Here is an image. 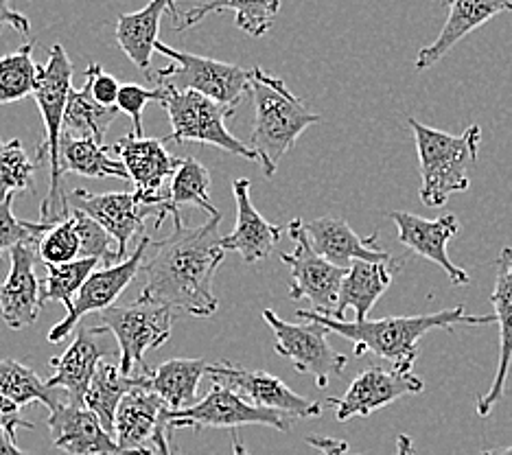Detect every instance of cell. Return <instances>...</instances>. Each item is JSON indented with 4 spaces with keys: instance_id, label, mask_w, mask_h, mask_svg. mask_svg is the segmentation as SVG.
I'll list each match as a JSON object with an SVG mask.
<instances>
[{
    "instance_id": "obj_42",
    "label": "cell",
    "mask_w": 512,
    "mask_h": 455,
    "mask_svg": "<svg viewBox=\"0 0 512 455\" xmlns=\"http://www.w3.org/2000/svg\"><path fill=\"white\" fill-rule=\"evenodd\" d=\"M86 88L90 90V95L95 97L97 103L101 105H116L119 101V92H121V84L116 81L110 73H106L99 64H90L86 70Z\"/></svg>"
},
{
    "instance_id": "obj_25",
    "label": "cell",
    "mask_w": 512,
    "mask_h": 455,
    "mask_svg": "<svg viewBox=\"0 0 512 455\" xmlns=\"http://www.w3.org/2000/svg\"><path fill=\"white\" fill-rule=\"evenodd\" d=\"M442 5L449 9V16L438 38L418 51L414 64L416 70L432 68L453 46L467 38L471 31L486 25L488 20L502 14V11H510L512 0H442Z\"/></svg>"
},
{
    "instance_id": "obj_11",
    "label": "cell",
    "mask_w": 512,
    "mask_h": 455,
    "mask_svg": "<svg viewBox=\"0 0 512 455\" xmlns=\"http://www.w3.org/2000/svg\"><path fill=\"white\" fill-rule=\"evenodd\" d=\"M169 429H237L248 425H263L278 431L292 429V418L256 407L248 399H243L237 392H232L224 385L213 383L202 401H197L189 410L167 412Z\"/></svg>"
},
{
    "instance_id": "obj_39",
    "label": "cell",
    "mask_w": 512,
    "mask_h": 455,
    "mask_svg": "<svg viewBox=\"0 0 512 455\" xmlns=\"http://www.w3.org/2000/svg\"><path fill=\"white\" fill-rule=\"evenodd\" d=\"M38 256L46 265H66L81 259V239L77 232L75 217L60 221V224L51 226V230L40 239L38 243Z\"/></svg>"
},
{
    "instance_id": "obj_41",
    "label": "cell",
    "mask_w": 512,
    "mask_h": 455,
    "mask_svg": "<svg viewBox=\"0 0 512 455\" xmlns=\"http://www.w3.org/2000/svg\"><path fill=\"white\" fill-rule=\"evenodd\" d=\"M162 99V88L147 90L141 88L138 84H121L119 92V101H116V108L121 112L132 116L134 123V134L143 136V112L147 108L149 101H160Z\"/></svg>"
},
{
    "instance_id": "obj_6",
    "label": "cell",
    "mask_w": 512,
    "mask_h": 455,
    "mask_svg": "<svg viewBox=\"0 0 512 455\" xmlns=\"http://www.w3.org/2000/svg\"><path fill=\"white\" fill-rule=\"evenodd\" d=\"M156 51L171 62L169 66L149 75L151 81H158V86L180 92H200V95L221 105H228L232 110H237L239 101L252 88V70H246L237 64L219 62L213 60V57H202L195 53H184L171 49V46L162 42L156 44Z\"/></svg>"
},
{
    "instance_id": "obj_37",
    "label": "cell",
    "mask_w": 512,
    "mask_h": 455,
    "mask_svg": "<svg viewBox=\"0 0 512 455\" xmlns=\"http://www.w3.org/2000/svg\"><path fill=\"white\" fill-rule=\"evenodd\" d=\"M99 259H79L66 265H46V278L42 283V302H62L68 309L73 305L79 289L84 287L92 272H97Z\"/></svg>"
},
{
    "instance_id": "obj_50",
    "label": "cell",
    "mask_w": 512,
    "mask_h": 455,
    "mask_svg": "<svg viewBox=\"0 0 512 455\" xmlns=\"http://www.w3.org/2000/svg\"><path fill=\"white\" fill-rule=\"evenodd\" d=\"M480 455H512V445L510 447H497V449H484Z\"/></svg>"
},
{
    "instance_id": "obj_51",
    "label": "cell",
    "mask_w": 512,
    "mask_h": 455,
    "mask_svg": "<svg viewBox=\"0 0 512 455\" xmlns=\"http://www.w3.org/2000/svg\"><path fill=\"white\" fill-rule=\"evenodd\" d=\"M510 11H512V9H510Z\"/></svg>"
},
{
    "instance_id": "obj_24",
    "label": "cell",
    "mask_w": 512,
    "mask_h": 455,
    "mask_svg": "<svg viewBox=\"0 0 512 455\" xmlns=\"http://www.w3.org/2000/svg\"><path fill=\"white\" fill-rule=\"evenodd\" d=\"M491 302L499 324V359L491 390L480 396L475 410L482 418L491 414L493 407L504 399L508 372L512 366V250L504 248L495 261V289Z\"/></svg>"
},
{
    "instance_id": "obj_29",
    "label": "cell",
    "mask_w": 512,
    "mask_h": 455,
    "mask_svg": "<svg viewBox=\"0 0 512 455\" xmlns=\"http://www.w3.org/2000/svg\"><path fill=\"white\" fill-rule=\"evenodd\" d=\"M221 11H235V25L252 38H261L274 27L281 11V0H206L186 11H180L176 18V31H186L202 20Z\"/></svg>"
},
{
    "instance_id": "obj_9",
    "label": "cell",
    "mask_w": 512,
    "mask_h": 455,
    "mask_svg": "<svg viewBox=\"0 0 512 455\" xmlns=\"http://www.w3.org/2000/svg\"><path fill=\"white\" fill-rule=\"evenodd\" d=\"M263 320L270 324V329L274 333L276 355L292 361L302 375L313 377L320 390L327 388L333 377L344 375L348 359L346 355L331 348L327 340L329 331L324 329L322 324L285 322L283 318H278L272 309L263 311Z\"/></svg>"
},
{
    "instance_id": "obj_46",
    "label": "cell",
    "mask_w": 512,
    "mask_h": 455,
    "mask_svg": "<svg viewBox=\"0 0 512 455\" xmlns=\"http://www.w3.org/2000/svg\"><path fill=\"white\" fill-rule=\"evenodd\" d=\"M0 455H29L16 447L14 438H9L5 431H0Z\"/></svg>"
},
{
    "instance_id": "obj_45",
    "label": "cell",
    "mask_w": 512,
    "mask_h": 455,
    "mask_svg": "<svg viewBox=\"0 0 512 455\" xmlns=\"http://www.w3.org/2000/svg\"><path fill=\"white\" fill-rule=\"evenodd\" d=\"M307 445L316 449L320 455H353L348 442L335 440V438H324V436H309Z\"/></svg>"
},
{
    "instance_id": "obj_12",
    "label": "cell",
    "mask_w": 512,
    "mask_h": 455,
    "mask_svg": "<svg viewBox=\"0 0 512 455\" xmlns=\"http://www.w3.org/2000/svg\"><path fill=\"white\" fill-rule=\"evenodd\" d=\"M206 377L213 383L237 392L256 407L281 412L289 418H318L322 414V403L311 401L307 396L296 394L289 385L265 370H248L232 361H217L208 366Z\"/></svg>"
},
{
    "instance_id": "obj_4",
    "label": "cell",
    "mask_w": 512,
    "mask_h": 455,
    "mask_svg": "<svg viewBox=\"0 0 512 455\" xmlns=\"http://www.w3.org/2000/svg\"><path fill=\"white\" fill-rule=\"evenodd\" d=\"M73 62L68 57L62 44H53L49 49V60L40 68L38 88L33 92L36 99L46 138L38 149V158L49 162L51 167V182L49 193L40 208L42 224H60V221L71 217L73 210L68 204V193H64L62 182V140H64V116L68 108V99L73 95Z\"/></svg>"
},
{
    "instance_id": "obj_13",
    "label": "cell",
    "mask_w": 512,
    "mask_h": 455,
    "mask_svg": "<svg viewBox=\"0 0 512 455\" xmlns=\"http://www.w3.org/2000/svg\"><path fill=\"white\" fill-rule=\"evenodd\" d=\"M151 243H154L151 241V237L143 235L134 254L127 256L123 263L108 265L99 272H92L90 278L84 283V287L79 289V294L75 296L73 305L66 309V318L60 324L53 326L49 335H46V340H49L51 344L62 342L75 331V326L79 324L81 318H84V315L101 313V311L114 307V302L121 298L127 285H130L136 278V274L143 270L145 254L151 248Z\"/></svg>"
},
{
    "instance_id": "obj_5",
    "label": "cell",
    "mask_w": 512,
    "mask_h": 455,
    "mask_svg": "<svg viewBox=\"0 0 512 455\" xmlns=\"http://www.w3.org/2000/svg\"><path fill=\"white\" fill-rule=\"evenodd\" d=\"M407 123L414 132L421 167V202L429 208L445 206L451 195L471 186L469 169L477 165L482 127L469 125L462 134L453 136L416 119H407Z\"/></svg>"
},
{
    "instance_id": "obj_15",
    "label": "cell",
    "mask_w": 512,
    "mask_h": 455,
    "mask_svg": "<svg viewBox=\"0 0 512 455\" xmlns=\"http://www.w3.org/2000/svg\"><path fill=\"white\" fill-rule=\"evenodd\" d=\"M112 151L130 175L136 186L138 200L147 206L162 208L167 193H162L167 178H173L182 165V158L171 156L165 147V138H143L134 132L123 136Z\"/></svg>"
},
{
    "instance_id": "obj_43",
    "label": "cell",
    "mask_w": 512,
    "mask_h": 455,
    "mask_svg": "<svg viewBox=\"0 0 512 455\" xmlns=\"http://www.w3.org/2000/svg\"><path fill=\"white\" fill-rule=\"evenodd\" d=\"M20 429H33V423L25 420L16 401L0 394V431H5L9 438H16Z\"/></svg>"
},
{
    "instance_id": "obj_10",
    "label": "cell",
    "mask_w": 512,
    "mask_h": 455,
    "mask_svg": "<svg viewBox=\"0 0 512 455\" xmlns=\"http://www.w3.org/2000/svg\"><path fill=\"white\" fill-rule=\"evenodd\" d=\"M287 232L296 243L294 252L281 254V261L289 267V272H292V280H289V285H292L289 287V298H307L313 311L331 315L337 307V300H340V289L348 270H342V267L329 263L324 256L313 250L305 221L302 219L289 221Z\"/></svg>"
},
{
    "instance_id": "obj_14",
    "label": "cell",
    "mask_w": 512,
    "mask_h": 455,
    "mask_svg": "<svg viewBox=\"0 0 512 455\" xmlns=\"http://www.w3.org/2000/svg\"><path fill=\"white\" fill-rule=\"evenodd\" d=\"M423 390L425 381L414 372L370 366L353 379L342 399H329L327 403L333 405L335 418L346 423L351 418H366L407 394H421Z\"/></svg>"
},
{
    "instance_id": "obj_34",
    "label": "cell",
    "mask_w": 512,
    "mask_h": 455,
    "mask_svg": "<svg viewBox=\"0 0 512 455\" xmlns=\"http://www.w3.org/2000/svg\"><path fill=\"white\" fill-rule=\"evenodd\" d=\"M62 171L84 175V178L130 180L123 162L110 158L108 149L90 138L62 140Z\"/></svg>"
},
{
    "instance_id": "obj_32",
    "label": "cell",
    "mask_w": 512,
    "mask_h": 455,
    "mask_svg": "<svg viewBox=\"0 0 512 455\" xmlns=\"http://www.w3.org/2000/svg\"><path fill=\"white\" fill-rule=\"evenodd\" d=\"M119 112L121 110L116 105L108 108V105L97 103L86 86L73 90L64 116V138H90L103 145V138Z\"/></svg>"
},
{
    "instance_id": "obj_22",
    "label": "cell",
    "mask_w": 512,
    "mask_h": 455,
    "mask_svg": "<svg viewBox=\"0 0 512 455\" xmlns=\"http://www.w3.org/2000/svg\"><path fill=\"white\" fill-rule=\"evenodd\" d=\"M101 333H106L101 326L79 329L66 353L62 357L51 359V366L55 368V372L53 377H49V381H46V385H49L51 390H62L68 401L84 403L88 385L92 377H95L103 357L114 355L106 346H101L99 342Z\"/></svg>"
},
{
    "instance_id": "obj_49",
    "label": "cell",
    "mask_w": 512,
    "mask_h": 455,
    "mask_svg": "<svg viewBox=\"0 0 512 455\" xmlns=\"http://www.w3.org/2000/svg\"><path fill=\"white\" fill-rule=\"evenodd\" d=\"M230 440H232V455H252V453L248 451V447L241 442V438H239V434H237V429L230 431Z\"/></svg>"
},
{
    "instance_id": "obj_30",
    "label": "cell",
    "mask_w": 512,
    "mask_h": 455,
    "mask_svg": "<svg viewBox=\"0 0 512 455\" xmlns=\"http://www.w3.org/2000/svg\"><path fill=\"white\" fill-rule=\"evenodd\" d=\"M184 204L202 208L211 217L221 215L217 206L211 202V173H208V169L197 158H182L180 169L171 178L167 202L160 208L156 226H160L167 215H173V221L182 219L178 210Z\"/></svg>"
},
{
    "instance_id": "obj_1",
    "label": "cell",
    "mask_w": 512,
    "mask_h": 455,
    "mask_svg": "<svg viewBox=\"0 0 512 455\" xmlns=\"http://www.w3.org/2000/svg\"><path fill=\"white\" fill-rule=\"evenodd\" d=\"M224 215L208 217L202 226H184V221H173L171 235L151 243V259L145 261L143 272L147 283L141 298L156 305L184 311L193 318H211L219 309V300L213 291V280L224 261L219 224Z\"/></svg>"
},
{
    "instance_id": "obj_36",
    "label": "cell",
    "mask_w": 512,
    "mask_h": 455,
    "mask_svg": "<svg viewBox=\"0 0 512 455\" xmlns=\"http://www.w3.org/2000/svg\"><path fill=\"white\" fill-rule=\"evenodd\" d=\"M36 165L20 140H0V202L16 197V193H36Z\"/></svg>"
},
{
    "instance_id": "obj_19",
    "label": "cell",
    "mask_w": 512,
    "mask_h": 455,
    "mask_svg": "<svg viewBox=\"0 0 512 455\" xmlns=\"http://www.w3.org/2000/svg\"><path fill=\"white\" fill-rule=\"evenodd\" d=\"M11 270L0 283V318L11 331H22L36 324L42 311V285L36 278L33 263L38 256V245H18L9 252Z\"/></svg>"
},
{
    "instance_id": "obj_21",
    "label": "cell",
    "mask_w": 512,
    "mask_h": 455,
    "mask_svg": "<svg viewBox=\"0 0 512 455\" xmlns=\"http://www.w3.org/2000/svg\"><path fill=\"white\" fill-rule=\"evenodd\" d=\"M250 180L237 178L232 182V193L237 202V224L235 230L221 239L226 252H237L243 263H259L274 252L281 241L283 226L270 224L250 200Z\"/></svg>"
},
{
    "instance_id": "obj_33",
    "label": "cell",
    "mask_w": 512,
    "mask_h": 455,
    "mask_svg": "<svg viewBox=\"0 0 512 455\" xmlns=\"http://www.w3.org/2000/svg\"><path fill=\"white\" fill-rule=\"evenodd\" d=\"M0 394L16 401L20 407L29 403H42L55 410L57 405L66 401L62 390H51L46 381L38 377L33 368L20 364L16 359H0Z\"/></svg>"
},
{
    "instance_id": "obj_3",
    "label": "cell",
    "mask_w": 512,
    "mask_h": 455,
    "mask_svg": "<svg viewBox=\"0 0 512 455\" xmlns=\"http://www.w3.org/2000/svg\"><path fill=\"white\" fill-rule=\"evenodd\" d=\"M250 95L254 101L250 147L259 156L265 178H272L287 151L296 145L302 132L320 123V116L311 112L283 79L267 75L259 66L252 68Z\"/></svg>"
},
{
    "instance_id": "obj_2",
    "label": "cell",
    "mask_w": 512,
    "mask_h": 455,
    "mask_svg": "<svg viewBox=\"0 0 512 455\" xmlns=\"http://www.w3.org/2000/svg\"><path fill=\"white\" fill-rule=\"evenodd\" d=\"M296 315L305 322H318L329 333H335L344 337V340L353 342L357 357L370 353L383 361H388L390 368L405 372H412L418 359V342H421V337H425L429 331L445 329L451 333L460 324L484 326L497 322L495 313L467 315V309L462 305L425 315H394V318L364 322L335 320L331 315L313 309H300L296 311Z\"/></svg>"
},
{
    "instance_id": "obj_17",
    "label": "cell",
    "mask_w": 512,
    "mask_h": 455,
    "mask_svg": "<svg viewBox=\"0 0 512 455\" xmlns=\"http://www.w3.org/2000/svg\"><path fill=\"white\" fill-rule=\"evenodd\" d=\"M68 204L75 210H81L106 228L112 239L119 243L123 256L127 259V245L141 235L145 221L149 217H160V208L147 206L138 200L136 193H90L84 189H75L68 193Z\"/></svg>"
},
{
    "instance_id": "obj_35",
    "label": "cell",
    "mask_w": 512,
    "mask_h": 455,
    "mask_svg": "<svg viewBox=\"0 0 512 455\" xmlns=\"http://www.w3.org/2000/svg\"><path fill=\"white\" fill-rule=\"evenodd\" d=\"M40 68L33 60V44H22L14 53L0 57V105L31 97L38 88Z\"/></svg>"
},
{
    "instance_id": "obj_38",
    "label": "cell",
    "mask_w": 512,
    "mask_h": 455,
    "mask_svg": "<svg viewBox=\"0 0 512 455\" xmlns=\"http://www.w3.org/2000/svg\"><path fill=\"white\" fill-rule=\"evenodd\" d=\"M73 217L81 239V259H99L106 267L125 261L119 243L112 239L106 228H101L95 219L75 208Z\"/></svg>"
},
{
    "instance_id": "obj_44",
    "label": "cell",
    "mask_w": 512,
    "mask_h": 455,
    "mask_svg": "<svg viewBox=\"0 0 512 455\" xmlns=\"http://www.w3.org/2000/svg\"><path fill=\"white\" fill-rule=\"evenodd\" d=\"M16 29L20 33H29L31 22L25 14H20L14 7H11V0H0V33L3 29Z\"/></svg>"
},
{
    "instance_id": "obj_8",
    "label": "cell",
    "mask_w": 512,
    "mask_h": 455,
    "mask_svg": "<svg viewBox=\"0 0 512 455\" xmlns=\"http://www.w3.org/2000/svg\"><path fill=\"white\" fill-rule=\"evenodd\" d=\"M103 331L116 337L121 357V372L134 377V370L147 368L145 353L169 342L173 326V309L138 298L130 305H114L97 315Z\"/></svg>"
},
{
    "instance_id": "obj_48",
    "label": "cell",
    "mask_w": 512,
    "mask_h": 455,
    "mask_svg": "<svg viewBox=\"0 0 512 455\" xmlns=\"http://www.w3.org/2000/svg\"><path fill=\"white\" fill-rule=\"evenodd\" d=\"M414 453V442L407 434H401L397 438V455H412Z\"/></svg>"
},
{
    "instance_id": "obj_28",
    "label": "cell",
    "mask_w": 512,
    "mask_h": 455,
    "mask_svg": "<svg viewBox=\"0 0 512 455\" xmlns=\"http://www.w3.org/2000/svg\"><path fill=\"white\" fill-rule=\"evenodd\" d=\"M401 267L399 259L390 261H355L348 267L346 278L340 289V300L331 313V318L344 320V313L348 309L355 311V320L364 322L368 320V313L377 305V300L386 294L392 285L394 272Z\"/></svg>"
},
{
    "instance_id": "obj_7",
    "label": "cell",
    "mask_w": 512,
    "mask_h": 455,
    "mask_svg": "<svg viewBox=\"0 0 512 455\" xmlns=\"http://www.w3.org/2000/svg\"><path fill=\"white\" fill-rule=\"evenodd\" d=\"M160 88V105L167 110L171 121V136H167V140H178V143L191 140V143L213 145L228 151L232 156L259 162V156H256V151L250 145L228 132L226 121L235 110L200 95V92H180L165 86Z\"/></svg>"
},
{
    "instance_id": "obj_40",
    "label": "cell",
    "mask_w": 512,
    "mask_h": 455,
    "mask_svg": "<svg viewBox=\"0 0 512 455\" xmlns=\"http://www.w3.org/2000/svg\"><path fill=\"white\" fill-rule=\"evenodd\" d=\"M14 197L0 202V259L18 245H38L40 239L51 230V224L42 221H22L14 215Z\"/></svg>"
},
{
    "instance_id": "obj_20",
    "label": "cell",
    "mask_w": 512,
    "mask_h": 455,
    "mask_svg": "<svg viewBox=\"0 0 512 455\" xmlns=\"http://www.w3.org/2000/svg\"><path fill=\"white\" fill-rule=\"evenodd\" d=\"M55 449L68 455H119V445L84 403L62 401L46 420Z\"/></svg>"
},
{
    "instance_id": "obj_47",
    "label": "cell",
    "mask_w": 512,
    "mask_h": 455,
    "mask_svg": "<svg viewBox=\"0 0 512 455\" xmlns=\"http://www.w3.org/2000/svg\"><path fill=\"white\" fill-rule=\"evenodd\" d=\"M158 451H160V455H180L178 447L173 445V440H171V429H167L165 434L158 438Z\"/></svg>"
},
{
    "instance_id": "obj_27",
    "label": "cell",
    "mask_w": 512,
    "mask_h": 455,
    "mask_svg": "<svg viewBox=\"0 0 512 455\" xmlns=\"http://www.w3.org/2000/svg\"><path fill=\"white\" fill-rule=\"evenodd\" d=\"M211 361L206 359H169L158 368H145L136 375L138 385L158 394L169 412L189 410L197 403V388L206 377Z\"/></svg>"
},
{
    "instance_id": "obj_16",
    "label": "cell",
    "mask_w": 512,
    "mask_h": 455,
    "mask_svg": "<svg viewBox=\"0 0 512 455\" xmlns=\"http://www.w3.org/2000/svg\"><path fill=\"white\" fill-rule=\"evenodd\" d=\"M167 412L158 394L136 385L119 405L114 420L119 455H160L158 438L169 429Z\"/></svg>"
},
{
    "instance_id": "obj_26",
    "label": "cell",
    "mask_w": 512,
    "mask_h": 455,
    "mask_svg": "<svg viewBox=\"0 0 512 455\" xmlns=\"http://www.w3.org/2000/svg\"><path fill=\"white\" fill-rule=\"evenodd\" d=\"M178 0H149V3L134 11V14H121L116 20V42L123 49V53L130 57L132 64L151 75V55L156 51L160 22L167 14L173 18L180 16L176 7Z\"/></svg>"
},
{
    "instance_id": "obj_23",
    "label": "cell",
    "mask_w": 512,
    "mask_h": 455,
    "mask_svg": "<svg viewBox=\"0 0 512 455\" xmlns=\"http://www.w3.org/2000/svg\"><path fill=\"white\" fill-rule=\"evenodd\" d=\"M309 241L320 256L329 263L348 270L355 261H390L394 256L379 245L377 232L370 237H359L357 232L337 217H320L305 224Z\"/></svg>"
},
{
    "instance_id": "obj_18",
    "label": "cell",
    "mask_w": 512,
    "mask_h": 455,
    "mask_svg": "<svg viewBox=\"0 0 512 455\" xmlns=\"http://www.w3.org/2000/svg\"><path fill=\"white\" fill-rule=\"evenodd\" d=\"M388 217L394 221L399 232V241L407 250L414 252L421 259L436 263L445 270L453 287H464L471 283V276L451 263L447 254V243L458 235L460 224L456 215H442L438 219H425L405 210H390Z\"/></svg>"
},
{
    "instance_id": "obj_31",
    "label": "cell",
    "mask_w": 512,
    "mask_h": 455,
    "mask_svg": "<svg viewBox=\"0 0 512 455\" xmlns=\"http://www.w3.org/2000/svg\"><path fill=\"white\" fill-rule=\"evenodd\" d=\"M136 385V375L125 377L121 368L110 364V361H101L99 364L95 377H92L86 390L84 405L101 420V425L106 427L108 434L114 436V420L116 412H119V405Z\"/></svg>"
}]
</instances>
